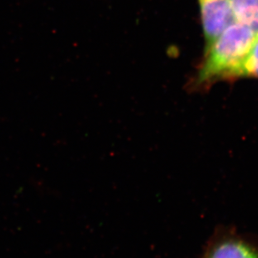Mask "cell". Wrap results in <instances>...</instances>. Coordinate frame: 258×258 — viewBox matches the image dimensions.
<instances>
[{
    "mask_svg": "<svg viewBox=\"0 0 258 258\" xmlns=\"http://www.w3.org/2000/svg\"><path fill=\"white\" fill-rule=\"evenodd\" d=\"M257 34L235 20L222 31L204 52L194 79L196 88L221 80H229L234 70L245 57Z\"/></svg>",
    "mask_w": 258,
    "mask_h": 258,
    "instance_id": "1",
    "label": "cell"
},
{
    "mask_svg": "<svg viewBox=\"0 0 258 258\" xmlns=\"http://www.w3.org/2000/svg\"><path fill=\"white\" fill-rule=\"evenodd\" d=\"M201 258H258V239L221 226L209 238Z\"/></svg>",
    "mask_w": 258,
    "mask_h": 258,
    "instance_id": "2",
    "label": "cell"
},
{
    "mask_svg": "<svg viewBox=\"0 0 258 258\" xmlns=\"http://www.w3.org/2000/svg\"><path fill=\"white\" fill-rule=\"evenodd\" d=\"M205 40V50L235 21L230 0H197Z\"/></svg>",
    "mask_w": 258,
    "mask_h": 258,
    "instance_id": "3",
    "label": "cell"
},
{
    "mask_svg": "<svg viewBox=\"0 0 258 258\" xmlns=\"http://www.w3.org/2000/svg\"><path fill=\"white\" fill-rule=\"evenodd\" d=\"M235 20L258 35V0H230Z\"/></svg>",
    "mask_w": 258,
    "mask_h": 258,
    "instance_id": "4",
    "label": "cell"
},
{
    "mask_svg": "<svg viewBox=\"0 0 258 258\" xmlns=\"http://www.w3.org/2000/svg\"><path fill=\"white\" fill-rule=\"evenodd\" d=\"M239 78H257L258 79V35L245 57L234 70L229 80Z\"/></svg>",
    "mask_w": 258,
    "mask_h": 258,
    "instance_id": "5",
    "label": "cell"
}]
</instances>
